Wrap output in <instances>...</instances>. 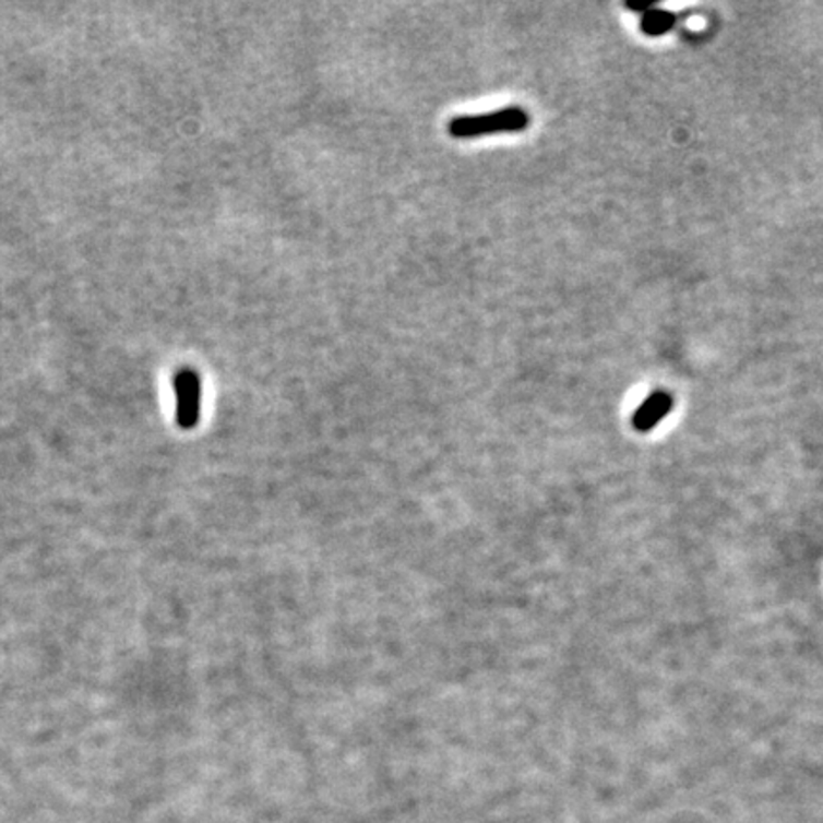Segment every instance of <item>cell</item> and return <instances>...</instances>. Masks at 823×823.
Here are the masks:
<instances>
[{
    "label": "cell",
    "mask_w": 823,
    "mask_h": 823,
    "mask_svg": "<svg viewBox=\"0 0 823 823\" xmlns=\"http://www.w3.org/2000/svg\"><path fill=\"white\" fill-rule=\"evenodd\" d=\"M530 127V115L518 105H510L498 111L485 115H465L450 120L449 132L460 140H472L480 135L516 134Z\"/></svg>",
    "instance_id": "cell-1"
},
{
    "label": "cell",
    "mask_w": 823,
    "mask_h": 823,
    "mask_svg": "<svg viewBox=\"0 0 823 823\" xmlns=\"http://www.w3.org/2000/svg\"><path fill=\"white\" fill-rule=\"evenodd\" d=\"M176 390V416L183 429H193L201 419V403H203V383L201 375L191 368H183L174 378Z\"/></svg>",
    "instance_id": "cell-2"
},
{
    "label": "cell",
    "mask_w": 823,
    "mask_h": 823,
    "mask_svg": "<svg viewBox=\"0 0 823 823\" xmlns=\"http://www.w3.org/2000/svg\"><path fill=\"white\" fill-rule=\"evenodd\" d=\"M673 408V397L667 395V393H652L651 397L644 401L643 405L639 406L633 416V427L636 431H651L654 427L658 426L661 419L666 418L667 414Z\"/></svg>",
    "instance_id": "cell-3"
},
{
    "label": "cell",
    "mask_w": 823,
    "mask_h": 823,
    "mask_svg": "<svg viewBox=\"0 0 823 823\" xmlns=\"http://www.w3.org/2000/svg\"><path fill=\"white\" fill-rule=\"evenodd\" d=\"M673 23V17H669V14H664V12H651V14H646V17H644L643 22V29L646 31V33H661V31H666L669 25Z\"/></svg>",
    "instance_id": "cell-4"
}]
</instances>
